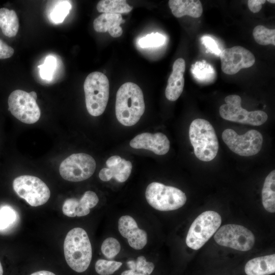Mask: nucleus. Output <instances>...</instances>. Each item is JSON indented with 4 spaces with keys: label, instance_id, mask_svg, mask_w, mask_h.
Masks as SVG:
<instances>
[{
    "label": "nucleus",
    "instance_id": "obj_1",
    "mask_svg": "<svg viewBox=\"0 0 275 275\" xmlns=\"http://www.w3.org/2000/svg\"><path fill=\"white\" fill-rule=\"evenodd\" d=\"M145 109L144 95L136 84L127 82L123 84L116 94L115 111L118 121L126 126L135 124Z\"/></svg>",
    "mask_w": 275,
    "mask_h": 275
},
{
    "label": "nucleus",
    "instance_id": "obj_2",
    "mask_svg": "<svg viewBox=\"0 0 275 275\" xmlns=\"http://www.w3.org/2000/svg\"><path fill=\"white\" fill-rule=\"evenodd\" d=\"M64 253L66 262L73 270L82 272L87 269L91 261L92 249L84 229L77 227L68 232L64 240Z\"/></svg>",
    "mask_w": 275,
    "mask_h": 275
},
{
    "label": "nucleus",
    "instance_id": "obj_3",
    "mask_svg": "<svg viewBox=\"0 0 275 275\" xmlns=\"http://www.w3.org/2000/svg\"><path fill=\"white\" fill-rule=\"evenodd\" d=\"M190 143L196 156L203 161L213 159L218 152L219 144L215 130L208 121L196 119L189 129Z\"/></svg>",
    "mask_w": 275,
    "mask_h": 275
},
{
    "label": "nucleus",
    "instance_id": "obj_4",
    "mask_svg": "<svg viewBox=\"0 0 275 275\" xmlns=\"http://www.w3.org/2000/svg\"><path fill=\"white\" fill-rule=\"evenodd\" d=\"M84 89L88 113L94 117L102 115L109 98V84L107 77L100 72H93L87 76Z\"/></svg>",
    "mask_w": 275,
    "mask_h": 275
},
{
    "label": "nucleus",
    "instance_id": "obj_5",
    "mask_svg": "<svg viewBox=\"0 0 275 275\" xmlns=\"http://www.w3.org/2000/svg\"><path fill=\"white\" fill-rule=\"evenodd\" d=\"M145 197L151 207L161 211L178 209L185 204L187 199L185 193L180 189L156 182L148 185Z\"/></svg>",
    "mask_w": 275,
    "mask_h": 275
},
{
    "label": "nucleus",
    "instance_id": "obj_6",
    "mask_svg": "<svg viewBox=\"0 0 275 275\" xmlns=\"http://www.w3.org/2000/svg\"><path fill=\"white\" fill-rule=\"evenodd\" d=\"M222 223L221 215L214 211H206L200 214L191 224L186 238V245L197 250L217 231Z\"/></svg>",
    "mask_w": 275,
    "mask_h": 275
},
{
    "label": "nucleus",
    "instance_id": "obj_7",
    "mask_svg": "<svg viewBox=\"0 0 275 275\" xmlns=\"http://www.w3.org/2000/svg\"><path fill=\"white\" fill-rule=\"evenodd\" d=\"M16 194L31 206L37 207L46 203L50 196L47 185L40 178L31 175H22L13 182Z\"/></svg>",
    "mask_w": 275,
    "mask_h": 275
},
{
    "label": "nucleus",
    "instance_id": "obj_8",
    "mask_svg": "<svg viewBox=\"0 0 275 275\" xmlns=\"http://www.w3.org/2000/svg\"><path fill=\"white\" fill-rule=\"evenodd\" d=\"M226 104L219 109L220 116L225 120L259 126L264 124L268 118L267 114L262 111L249 112L241 106V99L237 95H230L225 98Z\"/></svg>",
    "mask_w": 275,
    "mask_h": 275
},
{
    "label": "nucleus",
    "instance_id": "obj_9",
    "mask_svg": "<svg viewBox=\"0 0 275 275\" xmlns=\"http://www.w3.org/2000/svg\"><path fill=\"white\" fill-rule=\"evenodd\" d=\"M222 139L229 149L243 156L256 155L261 150L263 136L256 130H250L242 135L238 134L232 129H226L222 133Z\"/></svg>",
    "mask_w": 275,
    "mask_h": 275
},
{
    "label": "nucleus",
    "instance_id": "obj_10",
    "mask_svg": "<svg viewBox=\"0 0 275 275\" xmlns=\"http://www.w3.org/2000/svg\"><path fill=\"white\" fill-rule=\"evenodd\" d=\"M214 239L219 245L240 251L250 250L255 241L250 230L237 224L223 226L216 232Z\"/></svg>",
    "mask_w": 275,
    "mask_h": 275
},
{
    "label": "nucleus",
    "instance_id": "obj_11",
    "mask_svg": "<svg viewBox=\"0 0 275 275\" xmlns=\"http://www.w3.org/2000/svg\"><path fill=\"white\" fill-rule=\"evenodd\" d=\"M96 169V162L90 155L72 154L61 163L59 172L62 177L67 181L79 182L90 178Z\"/></svg>",
    "mask_w": 275,
    "mask_h": 275
},
{
    "label": "nucleus",
    "instance_id": "obj_12",
    "mask_svg": "<svg viewBox=\"0 0 275 275\" xmlns=\"http://www.w3.org/2000/svg\"><path fill=\"white\" fill-rule=\"evenodd\" d=\"M30 93L21 90L13 91L9 96V110L16 119L26 124L37 122L40 117V108Z\"/></svg>",
    "mask_w": 275,
    "mask_h": 275
},
{
    "label": "nucleus",
    "instance_id": "obj_13",
    "mask_svg": "<svg viewBox=\"0 0 275 275\" xmlns=\"http://www.w3.org/2000/svg\"><path fill=\"white\" fill-rule=\"evenodd\" d=\"M221 68L223 72L233 75L241 69L252 66L255 57L249 50L240 46H235L221 51L219 54Z\"/></svg>",
    "mask_w": 275,
    "mask_h": 275
},
{
    "label": "nucleus",
    "instance_id": "obj_14",
    "mask_svg": "<svg viewBox=\"0 0 275 275\" xmlns=\"http://www.w3.org/2000/svg\"><path fill=\"white\" fill-rule=\"evenodd\" d=\"M129 144L133 148L148 150L159 155L167 153L170 145L167 136L161 132L139 134L131 140Z\"/></svg>",
    "mask_w": 275,
    "mask_h": 275
},
{
    "label": "nucleus",
    "instance_id": "obj_15",
    "mask_svg": "<svg viewBox=\"0 0 275 275\" xmlns=\"http://www.w3.org/2000/svg\"><path fill=\"white\" fill-rule=\"evenodd\" d=\"M118 230L120 234L127 239L129 245L139 250L147 243L146 232L140 229L135 219L130 215H123L118 221Z\"/></svg>",
    "mask_w": 275,
    "mask_h": 275
},
{
    "label": "nucleus",
    "instance_id": "obj_16",
    "mask_svg": "<svg viewBox=\"0 0 275 275\" xmlns=\"http://www.w3.org/2000/svg\"><path fill=\"white\" fill-rule=\"evenodd\" d=\"M185 70V62L183 59L179 58L174 63L173 70L170 75L165 91L166 98L170 101H176L182 93Z\"/></svg>",
    "mask_w": 275,
    "mask_h": 275
},
{
    "label": "nucleus",
    "instance_id": "obj_17",
    "mask_svg": "<svg viewBox=\"0 0 275 275\" xmlns=\"http://www.w3.org/2000/svg\"><path fill=\"white\" fill-rule=\"evenodd\" d=\"M124 21L121 14L103 13L95 19L93 27L97 32H108L111 36L117 38L122 34L120 25Z\"/></svg>",
    "mask_w": 275,
    "mask_h": 275
},
{
    "label": "nucleus",
    "instance_id": "obj_18",
    "mask_svg": "<svg viewBox=\"0 0 275 275\" xmlns=\"http://www.w3.org/2000/svg\"><path fill=\"white\" fill-rule=\"evenodd\" d=\"M168 4L172 14L177 18L185 15L198 18L203 13L202 5L198 0H170Z\"/></svg>",
    "mask_w": 275,
    "mask_h": 275
},
{
    "label": "nucleus",
    "instance_id": "obj_19",
    "mask_svg": "<svg viewBox=\"0 0 275 275\" xmlns=\"http://www.w3.org/2000/svg\"><path fill=\"white\" fill-rule=\"evenodd\" d=\"M247 275H269L275 272V255L258 257L249 260L245 264Z\"/></svg>",
    "mask_w": 275,
    "mask_h": 275
},
{
    "label": "nucleus",
    "instance_id": "obj_20",
    "mask_svg": "<svg viewBox=\"0 0 275 275\" xmlns=\"http://www.w3.org/2000/svg\"><path fill=\"white\" fill-rule=\"evenodd\" d=\"M0 28L7 37H14L16 35L19 29V21L14 10L6 8L0 9Z\"/></svg>",
    "mask_w": 275,
    "mask_h": 275
},
{
    "label": "nucleus",
    "instance_id": "obj_21",
    "mask_svg": "<svg viewBox=\"0 0 275 275\" xmlns=\"http://www.w3.org/2000/svg\"><path fill=\"white\" fill-rule=\"evenodd\" d=\"M262 204L269 212H275V171H272L266 177L262 190Z\"/></svg>",
    "mask_w": 275,
    "mask_h": 275
},
{
    "label": "nucleus",
    "instance_id": "obj_22",
    "mask_svg": "<svg viewBox=\"0 0 275 275\" xmlns=\"http://www.w3.org/2000/svg\"><path fill=\"white\" fill-rule=\"evenodd\" d=\"M99 12L103 13L119 14L127 13L132 8L124 0H102L96 6Z\"/></svg>",
    "mask_w": 275,
    "mask_h": 275
},
{
    "label": "nucleus",
    "instance_id": "obj_23",
    "mask_svg": "<svg viewBox=\"0 0 275 275\" xmlns=\"http://www.w3.org/2000/svg\"><path fill=\"white\" fill-rule=\"evenodd\" d=\"M99 199L95 193L91 190L86 191L79 199L75 201L76 216H83L88 215L90 209L98 203Z\"/></svg>",
    "mask_w": 275,
    "mask_h": 275
},
{
    "label": "nucleus",
    "instance_id": "obj_24",
    "mask_svg": "<svg viewBox=\"0 0 275 275\" xmlns=\"http://www.w3.org/2000/svg\"><path fill=\"white\" fill-rule=\"evenodd\" d=\"M56 4L49 13V19L54 24L62 23L71 9V5L67 1H55Z\"/></svg>",
    "mask_w": 275,
    "mask_h": 275
},
{
    "label": "nucleus",
    "instance_id": "obj_25",
    "mask_svg": "<svg viewBox=\"0 0 275 275\" xmlns=\"http://www.w3.org/2000/svg\"><path fill=\"white\" fill-rule=\"evenodd\" d=\"M132 163L130 161L122 158L116 165L108 168L113 178L119 182H124L129 178L132 170Z\"/></svg>",
    "mask_w": 275,
    "mask_h": 275
},
{
    "label": "nucleus",
    "instance_id": "obj_26",
    "mask_svg": "<svg viewBox=\"0 0 275 275\" xmlns=\"http://www.w3.org/2000/svg\"><path fill=\"white\" fill-rule=\"evenodd\" d=\"M253 35L256 42L259 44L275 45L274 29H269L261 25H257L253 30Z\"/></svg>",
    "mask_w": 275,
    "mask_h": 275
},
{
    "label": "nucleus",
    "instance_id": "obj_27",
    "mask_svg": "<svg viewBox=\"0 0 275 275\" xmlns=\"http://www.w3.org/2000/svg\"><path fill=\"white\" fill-rule=\"evenodd\" d=\"M192 73L195 78L199 80H211L214 76V71L212 67L205 61L197 62L192 66Z\"/></svg>",
    "mask_w": 275,
    "mask_h": 275
},
{
    "label": "nucleus",
    "instance_id": "obj_28",
    "mask_svg": "<svg viewBox=\"0 0 275 275\" xmlns=\"http://www.w3.org/2000/svg\"><path fill=\"white\" fill-rule=\"evenodd\" d=\"M121 250V244L119 241L114 237L106 238L102 242L101 251L107 259H112L115 257Z\"/></svg>",
    "mask_w": 275,
    "mask_h": 275
},
{
    "label": "nucleus",
    "instance_id": "obj_29",
    "mask_svg": "<svg viewBox=\"0 0 275 275\" xmlns=\"http://www.w3.org/2000/svg\"><path fill=\"white\" fill-rule=\"evenodd\" d=\"M122 265L120 262L99 259L96 261L95 267L96 272L100 275H111L119 269Z\"/></svg>",
    "mask_w": 275,
    "mask_h": 275
},
{
    "label": "nucleus",
    "instance_id": "obj_30",
    "mask_svg": "<svg viewBox=\"0 0 275 275\" xmlns=\"http://www.w3.org/2000/svg\"><path fill=\"white\" fill-rule=\"evenodd\" d=\"M17 213L12 207L5 206L0 208V230H5L15 222Z\"/></svg>",
    "mask_w": 275,
    "mask_h": 275
},
{
    "label": "nucleus",
    "instance_id": "obj_31",
    "mask_svg": "<svg viewBox=\"0 0 275 275\" xmlns=\"http://www.w3.org/2000/svg\"><path fill=\"white\" fill-rule=\"evenodd\" d=\"M56 65V59L53 56L46 57L44 63L38 66L41 77L47 80H51Z\"/></svg>",
    "mask_w": 275,
    "mask_h": 275
},
{
    "label": "nucleus",
    "instance_id": "obj_32",
    "mask_svg": "<svg viewBox=\"0 0 275 275\" xmlns=\"http://www.w3.org/2000/svg\"><path fill=\"white\" fill-rule=\"evenodd\" d=\"M166 41L165 37L158 33H151L141 38L139 45L142 48L155 47L162 45Z\"/></svg>",
    "mask_w": 275,
    "mask_h": 275
},
{
    "label": "nucleus",
    "instance_id": "obj_33",
    "mask_svg": "<svg viewBox=\"0 0 275 275\" xmlns=\"http://www.w3.org/2000/svg\"><path fill=\"white\" fill-rule=\"evenodd\" d=\"M136 263V271L145 275H150L154 270V265L152 262L146 261L145 257L140 256L138 257Z\"/></svg>",
    "mask_w": 275,
    "mask_h": 275
},
{
    "label": "nucleus",
    "instance_id": "obj_34",
    "mask_svg": "<svg viewBox=\"0 0 275 275\" xmlns=\"http://www.w3.org/2000/svg\"><path fill=\"white\" fill-rule=\"evenodd\" d=\"M201 40L209 51L217 56L220 54L221 51L213 39L209 36H204L201 38Z\"/></svg>",
    "mask_w": 275,
    "mask_h": 275
},
{
    "label": "nucleus",
    "instance_id": "obj_35",
    "mask_svg": "<svg viewBox=\"0 0 275 275\" xmlns=\"http://www.w3.org/2000/svg\"><path fill=\"white\" fill-rule=\"evenodd\" d=\"M14 52V49L0 39V59L11 57Z\"/></svg>",
    "mask_w": 275,
    "mask_h": 275
},
{
    "label": "nucleus",
    "instance_id": "obj_36",
    "mask_svg": "<svg viewBox=\"0 0 275 275\" xmlns=\"http://www.w3.org/2000/svg\"><path fill=\"white\" fill-rule=\"evenodd\" d=\"M266 2L265 0H249L248 2V7L253 13H257L262 8V5Z\"/></svg>",
    "mask_w": 275,
    "mask_h": 275
},
{
    "label": "nucleus",
    "instance_id": "obj_37",
    "mask_svg": "<svg viewBox=\"0 0 275 275\" xmlns=\"http://www.w3.org/2000/svg\"><path fill=\"white\" fill-rule=\"evenodd\" d=\"M99 178L103 181H108L113 178L111 171L108 168L102 169L99 173Z\"/></svg>",
    "mask_w": 275,
    "mask_h": 275
},
{
    "label": "nucleus",
    "instance_id": "obj_38",
    "mask_svg": "<svg viewBox=\"0 0 275 275\" xmlns=\"http://www.w3.org/2000/svg\"><path fill=\"white\" fill-rule=\"evenodd\" d=\"M122 158L119 156L114 155L110 157L106 161L107 168H111L117 164L121 160Z\"/></svg>",
    "mask_w": 275,
    "mask_h": 275
},
{
    "label": "nucleus",
    "instance_id": "obj_39",
    "mask_svg": "<svg viewBox=\"0 0 275 275\" xmlns=\"http://www.w3.org/2000/svg\"><path fill=\"white\" fill-rule=\"evenodd\" d=\"M31 275H56L52 272L46 271V270H41L37 271L33 273Z\"/></svg>",
    "mask_w": 275,
    "mask_h": 275
},
{
    "label": "nucleus",
    "instance_id": "obj_40",
    "mask_svg": "<svg viewBox=\"0 0 275 275\" xmlns=\"http://www.w3.org/2000/svg\"><path fill=\"white\" fill-rule=\"evenodd\" d=\"M127 265L130 269L136 271V263L133 260L128 261L127 262Z\"/></svg>",
    "mask_w": 275,
    "mask_h": 275
},
{
    "label": "nucleus",
    "instance_id": "obj_41",
    "mask_svg": "<svg viewBox=\"0 0 275 275\" xmlns=\"http://www.w3.org/2000/svg\"><path fill=\"white\" fill-rule=\"evenodd\" d=\"M135 272V270L128 269L123 271L121 275H133Z\"/></svg>",
    "mask_w": 275,
    "mask_h": 275
},
{
    "label": "nucleus",
    "instance_id": "obj_42",
    "mask_svg": "<svg viewBox=\"0 0 275 275\" xmlns=\"http://www.w3.org/2000/svg\"><path fill=\"white\" fill-rule=\"evenodd\" d=\"M30 93L31 94V95L32 96V97L35 99H37V93L34 92V91H32L31 92H30Z\"/></svg>",
    "mask_w": 275,
    "mask_h": 275
},
{
    "label": "nucleus",
    "instance_id": "obj_43",
    "mask_svg": "<svg viewBox=\"0 0 275 275\" xmlns=\"http://www.w3.org/2000/svg\"><path fill=\"white\" fill-rule=\"evenodd\" d=\"M3 269L2 264L0 262V275H3Z\"/></svg>",
    "mask_w": 275,
    "mask_h": 275
},
{
    "label": "nucleus",
    "instance_id": "obj_44",
    "mask_svg": "<svg viewBox=\"0 0 275 275\" xmlns=\"http://www.w3.org/2000/svg\"><path fill=\"white\" fill-rule=\"evenodd\" d=\"M133 275H145V274H143V273H142L135 272L134 273Z\"/></svg>",
    "mask_w": 275,
    "mask_h": 275
},
{
    "label": "nucleus",
    "instance_id": "obj_45",
    "mask_svg": "<svg viewBox=\"0 0 275 275\" xmlns=\"http://www.w3.org/2000/svg\"><path fill=\"white\" fill-rule=\"evenodd\" d=\"M267 1L270 3L274 4L275 1L274 0H267Z\"/></svg>",
    "mask_w": 275,
    "mask_h": 275
}]
</instances>
